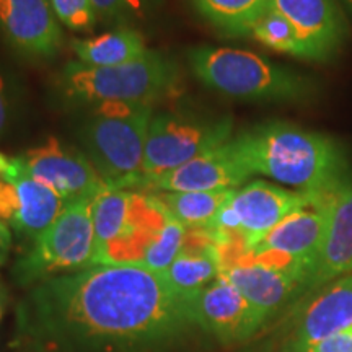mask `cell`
<instances>
[{
    "mask_svg": "<svg viewBox=\"0 0 352 352\" xmlns=\"http://www.w3.org/2000/svg\"><path fill=\"white\" fill-rule=\"evenodd\" d=\"M171 290L183 300L191 302L202 289L220 276V263L215 245L208 248L186 250L162 272Z\"/></svg>",
    "mask_w": 352,
    "mask_h": 352,
    "instance_id": "obj_20",
    "label": "cell"
},
{
    "mask_svg": "<svg viewBox=\"0 0 352 352\" xmlns=\"http://www.w3.org/2000/svg\"><path fill=\"white\" fill-rule=\"evenodd\" d=\"M10 166H12V158H7L6 155L0 153V178L8 173Z\"/></svg>",
    "mask_w": 352,
    "mask_h": 352,
    "instance_id": "obj_31",
    "label": "cell"
},
{
    "mask_svg": "<svg viewBox=\"0 0 352 352\" xmlns=\"http://www.w3.org/2000/svg\"><path fill=\"white\" fill-rule=\"evenodd\" d=\"M59 85L72 103L83 107L111 101L152 107L178 94L182 70L170 57L148 51L142 59L114 67H91L72 60L60 72Z\"/></svg>",
    "mask_w": 352,
    "mask_h": 352,
    "instance_id": "obj_3",
    "label": "cell"
},
{
    "mask_svg": "<svg viewBox=\"0 0 352 352\" xmlns=\"http://www.w3.org/2000/svg\"><path fill=\"white\" fill-rule=\"evenodd\" d=\"M16 158L33 178L54 189L65 206L94 201L108 189L85 153L54 138Z\"/></svg>",
    "mask_w": 352,
    "mask_h": 352,
    "instance_id": "obj_9",
    "label": "cell"
},
{
    "mask_svg": "<svg viewBox=\"0 0 352 352\" xmlns=\"http://www.w3.org/2000/svg\"><path fill=\"white\" fill-rule=\"evenodd\" d=\"M152 118L151 104L111 101L91 107L80 142L108 188L138 186Z\"/></svg>",
    "mask_w": 352,
    "mask_h": 352,
    "instance_id": "obj_4",
    "label": "cell"
},
{
    "mask_svg": "<svg viewBox=\"0 0 352 352\" xmlns=\"http://www.w3.org/2000/svg\"><path fill=\"white\" fill-rule=\"evenodd\" d=\"M261 314L266 321L294 307L308 292L305 277L243 259L220 272Z\"/></svg>",
    "mask_w": 352,
    "mask_h": 352,
    "instance_id": "obj_15",
    "label": "cell"
},
{
    "mask_svg": "<svg viewBox=\"0 0 352 352\" xmlns=\"http://www.w3.org/2000/svg\"><path fill=\"white\" fill-rule=\"evenodd\" d=\"M191 327L189 302L140 264H96L43 280L16 310L19 338L56 352H152Z\"/></svg>",
    "mask_w": 352,
    "mask_h": 352,
    "instance_id": "obj_1",
    "label": "cell"
},
{
    "mask_svg": "<svg viewBox=\"0 0 352 352\" xmlns=\"http://www.w3.org/2000/svg\"><path fill=\"white\" fill-rule=\"evenodd\" d=\"M230 118L171 111L153 114L145 142L140 178L134 191L144 188L158 176L222 147L232 140Z\"/></svg>",
    "mask_w": 352,
    "mask_h": 352,
    "instance_id": "obj_7",
    "label": "cell"
},
{
    "mask_svg": "<svg viewBox=\"0 0 352 352\" xmlns=\"http://www.w3.org/2000/svg\"><path fill=\"white\" fill-rule=\"evenodd\" d=\"M314 199L315 197L298 191H287L263 179L235 189L230 206L240 219V233L248 252L287 215L305 208Z\"/></svg>",
    "mask_w": 352,
    "mask_h": 352,
    "instance_id": "obj_11",
    "label": "cell"
},
{
    "mask_svg": "<svg viewBox=\"0 0 352 352\" xmlns=\"http://www.w3.org/2000/svg\"><path fill=\"white\" fill-rule=\"evenodd\" d=\"M331 195L315 197L305 208L287 215L250 252H279L287 254L300 263L311 277L327 233Z\"/></svg>",
    "mask_w": 352,
    "mask_h": 352,
    "instance_id": "obj_14",
    "label": "cell"
},
{
    "mask_svg": "<svg viewBox=\"0 0 352 352\" xmlns=\"http://www.w3.org/2000/svg\"><path fill=\"white\" fill-rule=\"evenodd\" d=\"M303 352H352V327L307 347Z\"/></svg>",
    "mask_w": 352,
    "mask_h": 352,
    "instance_id": "obj_28",
    "label": "cell"
},
{
    "mask_svg": "<svg viewBox=\"0 0 352 352\" xmlns=\"http://www.w3.org/2000/svg\"><path fill=\"white\" fill-rule=\"evenodd\" d=\"M292 308L280 352H303L352 327V274L310 290Z\"/></svg>",
    "mask_w": 352,
    "mask_h": 352,
    "instance_id": "obj_8",
    "label": "cell"
},
{
    "mask_svg": "<svg viewBox=\"0 0 352 352\" xmlns=\"http://www.w3.org/2000/svg\"><path fill=\"white\" fill-rule=\"evenodd\" d=\"M252 36L277 52L307 59L305 47H303L296 28L272 7H270V10L264 13L261 20L254 25Z\"/></svg>",
    "mask_w": 352,
    "mask_h": 352,
    "instance_id": "obj_24",
    "label": "cell"
},
{
    "mask_svg": "<svg viewBox=\"0 0 352 352\" xmlns=\"http://www.w3.org/2000/svg\"><path fill=\"white\" fill-rule=\"evenodd\" d=\"M195 327L212 334L222 344H236L253 338L266 318L220 274L189 302Z\"/></svg>",
    "mask_w": 352,
    "mask_h": 352,
    "instance_id": "obj_10",
    "label": "cell"
},
{
    "mask_svg": "<svg viewBox=\"0 0 352 352\" xmlns=\"http://www.w3.org/2000/svg\"><path fill=\"white\" fill-rule=\"evenodd\" d=\"M344 3L347 6V8H349L351 13H352V0H344Z\"/></svg>",
    "mask_w": 352,
    "mask_h": 352,
    "instance_id": "obj_33",
    "label": "cell"
},
{
    "mask_svg": "<svg viewBox=\"0 0 352 352\" xmlns=\"http://www.w3.org/2000/svg\"><path fill=\"white\" fill-rule=\"evenodd\" d=\"M184 240H186V227L168 217L160 235L145 252L140 266L155 272H164L182 253Z\"/></svg>",
    "mask_w": 352,
    "mask_h": 352,
    "instance_id": "obj_25",
    "label": "cell"
},
{
    "mask_svg": "<svg viewBox=\"0 0 352 352\" xmlns=\"http://www.w3.org/2000/svg\"><path fill=\"white\" fill-rule=\"evenodd\" d=\"M253 173L236 155L232 142L214 148L204 155L158 176L140 192H179V191H223L236 189L252 178Z\"/></svg>",
    "mask_w": 352,
    "mask_h": 352,
    "instance_id": "obj_12",
    "label": "cell"
},
{
    "mask_svg": "<svg viewBox=\"0 0 352 352\" xmlns=\"http://www.w3.org/2000/svg\"><path fill=\"white\" fill-rule=\"evenodd\" d=\"M239 189V188H236ZM235 189L223 191H179L151 192L165 212L186 228H206L222 206L230 199Z\"/></svg>",
    "mask_w": 352,
    "mask_h": 352,
    "instance_id": "obj_22",
    "label": "cell"
},
{
    "mask_svg": "<svg viewBox=\"0 0 352 352\" xmlns=\"http://www.w3.org/2000/svg\"><path fill=\"white\" fill-rule=\"evenodd\" d=\"M96 15L101 19L120 21L132 15H139L142 2L140 0H91Z\"/></svg>",
    "mask_w": 352,
    "mask_h": 352,
    "instance_id": "obj_27",
    "label": "cell"
},
{
    "mask_svg": "<svg viewBox=\"0 0 352 352\" xmlns=\"http://www.w3.org/2000/svg\"><path fill=\"white\" fill-rule=\"evenodd\" d=\"M12 111V100H10V88L6 77L0 72V132L7 127L8 118H10Z\"/></svg>",
    "mask_w": 352,
    "mask_h": 352,
    "instance_id": "obj_29",
    "label": "cell"
},
{
    "mask_svg": "<svg viewBox=\"0 0 352 352\" xmlns=\"http://www.w3.org/2000/svg\"><path fill=\"white\" fill-rule=\"evenodd\" d=\"M72 50L78 63L91 67H114V65L129 64L142 59L151 51L145 46L140 33L131 28L114 30L96 38L74 39Z\"/></svg>",
    "mask_w": 352,
    "mask_h": 352,
    "instance_id": "obj_19",
    "label": "cell"
},
{
    "mask_svg": "<svg viewBox=\"0 0 352 352\" xmlns=\"http://www.w3.org/2000/svg\"><path fill=\"white\" fill-rule=\"evenodd\" d=\"M230 142L253 175L267 176L302 195H331L347 178V162L340 145L320 132L289 122H264Z\"/></svg>",
    "mask_w": 352,
    "mask_h": 352,
    "instance_id": "obj_2",
    "label": "cell"
},
{
    "mask_svg": "<svg viewBox=\"0 0 352 352\" xmlns=\"http://www.w3.org/2000/svg\"><path fill=\"white\" fill-rule=\"evenodd\" d=\"M132 191L111 189L101 192L91 204L94 217V266L100 264L107 250L124 230L131 212Z\"/></svg>",
    "mask_w": 352,
    "mask_h": 352,
    "instance_id": "obj_23",
    "label": "cell"
},
{
    "mask_svg": "<svg viewBox=\"0 0 352 352\" xmlns=\"http://www.w3.org/2000/svg\"><path fill=\"white\" fill-rule=\"evenodd\" d=\"M6 307H7V292H6V287H3L2 280H0V320H2L3 314H6Z\"/></svg>",
    "mask_w": 352,
    "mask_h": 352,
    "instance_id": "obj_32",
    "label": "cell"
},
{
    "mask_svg": "<svg viewBox=\"0 0 352 352\" xmlns=\"http://www.w3.org/2000/svg\"><path fill=\"white\" fill-rule=\"evenodd\" d=\"M272 0H192L196 12L223 36L252 34Z\"/></svg>",
    "mask_w": 352,
    "mask_h": 352,
    "instance_id": "obj_21",
    "label": "cell"
},
{
    "mask_svg": "<svg viewBox=\"0 0 352 352\" xmlns=\"http://www.w3.org/2000/svg\"><path fill=\"white\" fill-rule=\"evenodd\" d=\"M0 34L28 57H52L63 41L50 0H0Z\"/></svg>",
    "mask_w": 352,
    "mask_h": 352,
    "instance_id": "obj_13",
    "label": "cell"
},
{
    "mask_svg": "<svg viewBox=\"0 0 352 352\" xmlns=\"http://www.w3.org/2000/svg\"><path fill=\"white\" fill-rule=\"evenodd\" d=\"M56 19L74 32H90L96 23L91 0H50Z\"/></svg>",
    "mask_w": 352,
    "mask_h": 352,
    "instance_id": "obj_26",
    "label": "cell"
},
{
    "mask_svg": "<svg viewBox=\"0 0 352 352\" xmlns=\"http://www.w3.org/2000/svg\"><path fill=\"white\" fill-rule=\"evenodd\" d=\"M94 201L67 204L52 226L33 240L13 266L16 284L33 287L94 266Z\"/></svg>",
    "mask_w": 352,
    "mask_h": 352,
    "instance_id": "obj_6",
    "label": "cell"
},
{
    "mask_svg": "<svg viewBox=\"0 0 352 352\" xmlns=\"http://www.w3.org/2000/svg\"><path fill=\"white\" fill-rule=\"evenodd\" d=\"M347 274H352V176L329 197L327 233L311 272L310 290Z\"/></svg>",
    "mask_w": 352,
    "mask_h": 352,
    "instance_id": "obj_17",
    "label": "cell"
},
{
    "mask_svg": "<svg viewBox=\"0 0 352 352\" xmlns=\"http://www.w3.org/2000/svg\"><path fill=\"white\" fill-rule=\"evenodd\" d=\"M271 7L296 28L307 59L327 60L344 43L346 23L334 0H272Z\"/></svg>",
    "mask_w": 352,
    "mask_h": 352,
    "instance_id": "obj_16",
    "label": "cell"
},
{
    "mask_svg": "<svg viewBox=\"0 0 352 352\" xmlns=\"http://www.w3.org/2000/svg\"><path fill=\"white\" fill-rule=\"evenodd\" d=\"M10 178L16 189V214L10 227L26 239H38L59 217L65 202L54 189L33 178L16 157L12 158Z\"/></svg>",
    "mask_w": 352,
    "mask_h": 352,
    "instance_id": "obj_18",
    "label": "cell"
},
{
    "mask_svg": "<svg viewBox=\"0 0 352 352\" xmlns=\"http://www.w3.org/2000/svg\"><path fill=\"white\" fill-rule=\"evenodd\" d=\"M12 246V233L3 222H0V264L6 261Z\"/></svg>",
    "mask_w": 352,
    "mask_h": 352,
    "instance_id": "obj_30",
    "label": "cell"
},
{
    "mask_svg": "<svg viewBox=\"0 0 352 352\" xmlns=\"http://www.w3.org/2000/svg\"><path fill=\"white\" fill-rule=\"evenodd\" d=\"M192 76L210 90L241 101H297L311 94V83L294 70L250 51L197 46L188 51Z\"/></svg>",
    "mask_w": 352,
    "mask_h": 352,
    "instance_id": "obj_5",
    "label": "cell"
}]
</instances>
